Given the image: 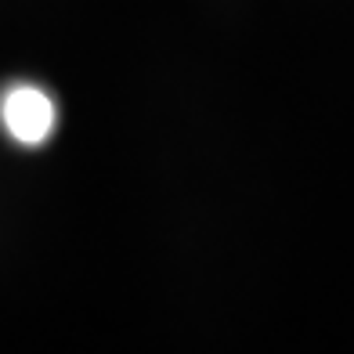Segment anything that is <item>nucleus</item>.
I'll use <instances>...</instances> for the list:
<instances>
[{"instance_id": "obj_1", "label": "nucleus", "mask_w": 354, "mask_h": 354, "mask_svg": "<svg viewBox=\"0 0 354 354\" xmlns=\"http://www.w3.org/2000/svg\"><path fill=\"white\" fill-rule=\"evenodd\" d=\"M0 120H4V131L19 145L37 149V145H44L55 134L58 112H55V102L47 91H40L33 84H15L0 98Z\"/></svg>"}]
</instances>
